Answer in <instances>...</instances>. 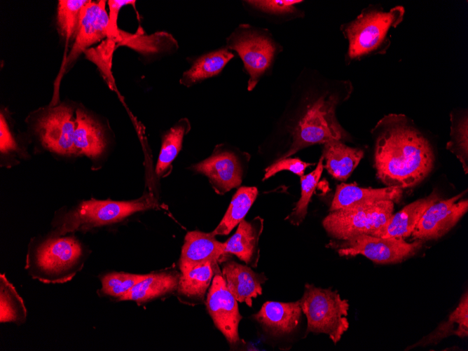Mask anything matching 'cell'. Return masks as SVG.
<instances>
[{"label": "cell", "mask_w": 468, "mask_h": 351, "mask_svg": "<svg viewBox=\"0 0 468 351\" xmlns=\"http://www.w3.org/2000/svg\"><path fill=\"white\" fill-rule=\"evenodd\" d=\"M374 167L387 186L414 187L432 172L434 154L429 140L404 114L383 116L372 130Z\"/></svg>", "instance_id": "cell-1"}, {"label": "cell", "mask_w": 468, "mask_h": 351, "mask_svg": "<svg viewBox=\"0 0 468 351\" xmlns=\"http://www.w3.org/2000/svg\"><path fill=\"white\" fill-rule=\"evenodd\" d=\"M87 254L76 237L50 235L30 243L25 268L32 279L42 283L63 284L83 269Z\"/></svg>", "instance_id": "cell-2"}, {"label": "cell", "mask_w": 468, "mask_h": 351, "mask_svg": "<svg viewBox=\"0 0 468 351\" xmlns=\"http://www.w3.org/2000/svg\"><path fill=\"white\" fill-rule=\"evenodd\" d=\"M158 207L151 194L130 201L99 200L92 198L81 202L54 221L50 233L62 236L67 233L87 231L92 228L120 222L131 215Z\"/></svg>", "instance_id": "cell-3"}, {"label": "cell", "mask_w": 468, "mask_h": 351, "mask_svg": "<svg viewBox=\"0 0 468 351\" xmlns=\"http://www.w3.org/2000/svg\"><path fill=\"white\" fill-rule=\"evenodd\" d=\"M404 13L401 6L387 11L373 5L364 9L355 20L343 28L349 42L348 57L354 60L386 53L391 44V30L403 21Z\"/></svg>", "instance_id": "cell-4"}, {"label": "cell", "mask_w": 468, "mask_h": 351, "mask_svg": "<svg viewBox=\"0 0 468 351\" xmlns=\"http://www.w3.org/2000/svg\"><path fill=\"white\" fill-rule=\"evenodd\" d=\"M307 319L305 336L309 333H324L336 344L349 328L350 305L336 291L305 284L299 300Z\"/></svg>", "instance_id": "cell-5"}, {"label": "cell", "mask_w": 468, "mask_h": 351, "mask_svg": "<svg viewBox=\"0 0 468 351\" xmlns=\"http://www.w3.org/2000/svg\"><path fill=\"white\" fill-rule=\"evenodd\" d=\"M341 98L339 91L327 90L310 104L293 132L289 149L279 159L313 144L344 139L346 133L336 116V109Z\"/></svg>", "instance_id": "cell-6"}, {"label": "cell", "mask_w": 468, "mask_h": 351, "mask_svg": "<svg viewBox=\"0 0 468 351\" xmlns=\"http://www.w3.org/2000/svg\"><path fill=\"white\" fill-rule=\"evenodd\" d=\"M394 205L391 200H382L329 212L322 226L327 234L337 240L363 234L376 236L393 214Z\"/></svg>", "instance_id": "cell-7"}, {"label": "cell", "mask_w": 468, "mask_h": 351, "mask_svg": "<svg viewBox=\"0 0 468 351\" xmlns=\"http://www.w3.org/2000/svg\"><path fill=\"white\" fill-rule=\"evenodd\" d=\"M423 243L421 240L408 242L401 238L363 234L331 241L329 246L340 256L362 255L375 263L393 264L414 256L422 249Z\"/></svg>", "instance_id": "cell-8"}, {"label": "cell", "mask_w": 468, "mask_h": 351, "mask_svg": "<svg viewBox=\"0 0 468 351\" xmlns=\"http://www.w3.org/2000/svg\"><path fill=\"white\" fill-rule=\"evenodd\" d=\"M238 302L227 288L221 271L216 273L207 293L205 305L216 328L233 347H240L243 342L238 332L242 317Z\"/></svg>", "instance_id": "cell-9"}, {"label": "cell", "mask_w": 468, "mask_h": 351, "mask_svg": "<svg viewBox=\"0 0 468 351\" xmlns=\"http://www.w3.org/2000/svg\"><path fill=\"white\" fill-rule=\"evenodd\" d=\"M227 43L228 48L235 50L242 60L249 74L248 90H252L272 62L275 52L273 42L249 26L242 25L228 39Z\"/></svg>", "instance_id": "cell-10"}, {"label": "cell", "mask_w": 468, "mask_h": 351, "mask_svg": "<svg viewBox=\"0 0 468 351\" xmlns=\"http://www.w3.org/2000/svg\"><path fill=\"white\" fill-rule=\"evenodd\" d=\"M467 190L446 200H439L424 212L412 232L414 240H437L448 233L468 210Z\"/></svg>", "instance_id": "cell-11"}, {"label": "cell", "mask_w": 468, "mask_h": 351, "mask_svg": "<svg viewBox=\"0 0 468 351\" xmlns=\"http://www.w3.org/2000/svg\"><path fill=\"white\" fill-rule=\"evenodd\" d=\"M243 159L234 151L216 147L209 158L191 168L205 175L215 192L223 195L241 184L245 173Z\"/></svg>", "instance_id": "cell-12"}, {"label": "cell", "mask_w": 468, "mask_h": 351, "mask_svg": "<svg viewBox=\"0 0 468 351\" xmlns=\"http://www.w3.org/2000/svg\"><path fill=\"white\" fill-rule=\"evenodd\" d=\"M76 120L72 109L60 105L50 109L39 121L37 130L43 144L60 154L76 153L74 144Z\"/></svg>", "instance_id": "cell-13"}, {"label": "cell", "mask_w": 468, "mask_h": 351, "mask_svg": "<svg viewBox=\"0 0 468 351\" xmlns=\"http://www.w3.org/2000/svg\"><path fill=\"white\" fill-rule=\"evenodd\" d=\"M226 256L223 242L217 240L212 233L189 231L184 237L179 268L184 273L207 263L219 264Z\"/></svg>", "instance_id": "cell-14"}, {"label": "cell", "mask_w": 468, "mask_h": 351, "mask_svg": "<svg viewBox=\"0 0 468 351\" xmlns=\"http://www.w3.org/2000/svg\"><path fill=\"white\" fill-rule=\"evenodd\" d=\"M105 2L88 1L84 6L76 40L65 60V66L72 62L89 46L107 36L109 15L105 10Z\"/></svg>", "instance_id": "cell-15"}, {"label": "cell", "mask_w": 468, "mask_h": 351, "mask_svg": "<svg viewBox=\"0 0 468 351\" xmlns=\"http://www.w3.org/2000/svg\"><path fill=\"white\" fill-rule=\"evenodd\" d=\"M221 263V274L228 290L238 302L252 307L253 298L262 294V284L268 280L265 274L230 259H226Z\"/></svg>", "instance_id": "cell-16"}, {"label": "cell", "mask_w": 468, "mask_h": 351, "mask_svg": "<svg viewBox=\"0 0 468 351\" xmlns=\"http://www.w3.org/2000/svg\"><path fill=\"white\" fill-rule=\"evenodd\" d=\"M302 314L299 300L287 303L266 301L253 317L265 331L278 336L294 331Z\"/></svg>", "instance_id": "cell-17"}, {"label": "cell", "mask_w": 468, "mask_h": 351, "mask_svg": "<svg viewBox=\"0 0 468 351\" xmlns=\"http://www.w3.org/2000/svg\"><path fill=\"white\" fill-rule=\"evenodd\" d=\"M403 189L396 187L364 188L354 184L337 185L329 212L373 204L382 200L399 202Z\"/></svg>", "instance_id": "cell-18"}, {"label": "cell", "mask_w": 468, "mask_h": 351, "mask_svg": "<svg viewBox=\"0 0 468 351\" xmlns=\"http://www.w3.org/2000/svg\"><path fill=\"white\" fill-rule=\"evenodd\" d=\"M263 229V219L260 216L250 221L242 220L235 233L223 242L225 254H233L246 265L257 267L260 256L259 241Z\"/></svg>", "instance_id": "cell-19"}, {"label": "cell", "mask_w": 468, "mask_h": 351, "mask_svg": "<svg viewBox=\"0 0 468 351\" xmlns=\"http://www.w3.org/2000/svg\"><path fill=\"white\" fill-rule=\"evenodd\" d=\"M180 275L181 272L172 268L151 272L117 301H132L142 304L172 294L177 289Z\"/></svg>", "instance_id": "cell-20"}, {"label": "cell", "mask_w": 468, "mask_h": 351, "mask_svg": "<svg viewBox=\"0 0 468 351\" xmlns=\"http://www.w3.org/2000/svg\"><path fill=\"white\" fill-rule=\"evenodd\" d=\"M440 199V195L435 188L427 196L406 205L392 215L387 225L376 236L404 239L410 237L426 209Z\"/></svg>", "instance_id": "cell-21"}, {"label": "cell", "mask_w": 468, "mask_h": 351, "mask_svg": "<svg viewBox=\"0 0 468 351\" xmlns=\"http://www.w3.org/2000/svg\"><path fill=\"white\" fill-rule=\"evenodd\" d=\"M323 144L324 167L333 178L346 180L363 158L364 151L348 146L337 139H331Z\"/></svg>", "instance_id": "cell-22"}, {"label": "cell", "mask_w": 468, "mask_h": 351, "mask_svg": "<svg viewBox=\"0 0 468 351\" xmlns=\"http://www.w3.org/2000/svg\"><path fill=\"white\" fill-rule=\"evenodd\" d=\"M219 263H207L181 273L177 293L182 302L203 303L214 275L220 272Z\"/></svg>", "instance_id": "cell-23"}, {"label": "cell", "mask_w": 468, "mask_h": 351, "mask_svg": "<svg viewBox=\"0 0 468 351\" xmlns=\"http://www.w3.org/2000/svg\"><path fill=\"white\" fill-rule=\"evenodd\" d=\"M450 336H456L461 338L468 336L467 291L462 294L458 305L450 312L446 321L441 322L432 332L407 349L436 345Z\"/></svg>", "instance_id": "cell-24"}, {"label": "cell", "mask_w": 468, "mask_h": 351, "mask_svg": "<svg viewBox=\"0 0 468 351\" xmlns=\"http://www.w3.org/2000/svg\"><path fill=\"white\" fill-rule=\"evenodd\" d=\"M74 144L76 152L91 158L99 156L106 146L100 125L81 109L76 111Z\"/></svg>", "instance_id": "cell-25"}, {"label": "cell", "mask_w": 468, "mask_h": 351, "mask_svg": "<svg viewBox=\"0 0 468 351\" xmlns=\"http://www.w3.org/2000/svg\"><path fill=\"white\" fill-rule=\"evenodd\" d=\"M233 57L226 48H221L198 58L193 65L184 72L180 83L190 87L206 78L214 76L221 71L225 65Z\"/></svg>", "instance_id": "cell-26"}, {"label": "cell", "mask_w": 468, "mask_h": 351, "mask_svg": "<svg viewBox=\"0 0 468 351\" xmlns=\"http://www.w3.org/2000/svg\"><path fill=\"white\" fill-rule=\"evenodd\" d=\"M258 195L255 186L240 187L233 195L230 203L220 223L211 232L214 235H226L238 225L247 214Z\"/></svg>", "instance_id": "cell-27"}, {"label": "cell", "mask_w": 468, "mask_h": 351, "mask_svg": "<svg viewBox=\"0 0 468 351\" xmlns=\"http://www.w3.org/2000/svg\"><path fill=\"white\" fill-rule=\"evenodd\" d=\"M190 128L188 120L182 118L163 135L156 167V173L158 177H165L171 172L172 163L181 150L184 137Z\"/></svg>", "instance_id": "cell-28"}, {"label": "cell", "mask_w": 468, "mask_h": 351, "mask_svg": "<svg viewBox=\"0 0 468 351\" xmlns=\"http://www.w3.org/2000/svg\"><path fill=\"white\" fill-rule=\"evenodd\" d=\"M27 311L22 297L8 280L5 273L0 275V322L17 325L27 320Z\"/></svg>", "instance_id": "cell-29"}, {"label": "cell", "mask_w": 468, "mask_h": 351, "mask_svg": "<svg viewBox=\"0 0 468 351\" xmlns=\"http://www.w3.org/2000/svg\"><path fill=\"white\" fill-rule=\"evenodd\" d=\"M450 139L446 149L453 153L462 164L465 172L468 171V116L467 112L450 113Z\"/></svg>", "instance_id": "cell-30"}, {"label": "cell", "mask_w": 468, "mask_h": 351, "mask_svg": "<svg viewBox=\"0 0 468 351\" xmlns=\"http://www.w3.org/2000/svg\"><path fill=\"white\" fill-rule=\"evenodd\" d=\"M324 158H319L316 167L306 175L300 177L301 197L291 214L286 218L291 224L298 226L308 213L309 202L318 184L324 169Z\"/></svg>", "instance_id": "cell-31"}, {"label": "cell", "mask_w": 468, "mask_h": 351, "mask_svg": "<svg viewBox=\"0 0 468 351\" xmlns=\"http://www.w3.org/2000/svg\"><path fill=\"white\" fill-rule=\"evenodd\" d=\"M147 274H133L112 271L99 277L102 287L97 291L100 297H110L117 300L128 292L135 284L143 280Z\"/></svg>", "instance_id": "cell-32"}, {"label": "cell", "mask_w": 468, "mask_h": 351, "mask_svg": "<svg viewBox=\"0 0 468 351\" xmlns=\"http://www.w3.org/2000/svg\"><path fill=\"white\" fill-rule=\"evenodd\" d=\"M86 0H60L57 6V25L67 45L76 37L78 29L81 12Z\"/></svg>", "instance_id": "cell-33"}, {"label": "cell", "mask_w": 468, "mask_h": 351, "mask_svg": "<svg viewBox=\"0 0 468 351\" xmlns=\"http://www.w3.org/2000/svg\"><path fill=\"white\" fill-rule=\"evenodd\" d=\"M116 48V41L106 39L95 48L85 50L86 57L95 64L110 86H113L111 74V60Z\"/></svg>", "instance_id": "cell-34"}, {"label": "cell", "mask_w": 468, "mask_h": 351, "mask_svg": "<svg viewBox=\"0 0 468 351\" xmlns=\"http://www.w3.org/2000/svg\"><path fill=\"white\" fill-rule=\"evenodd\" d=\"M312 165V163L304 162L298 158H284L279 159L266 169L263 181L269 179L277 172L283 170L290 171L294 174L301 177L304 175L305 169Z\"/></svg>", "instance_id": "cell-35"}, {"label": "cell", "mask_w": 468, "mask_h": 351, "mask_svg": "<svg viewBox=\"0 0 468 351\" xmlns=\"http://www.w3.org/2000/svg\"><path fill=\"white\" fill-rule=\"evenodd\" d=\"M249 4L261 11L273 13L291 12L294 5L301 2L297 0L247 1Z\"/></svg>", "instance_id": "cell-36"}, {"label": "cell", "mask_w": 468, "mask_h": 351, "mask_svg": "<svg viewBox=\"0 0 468 351\" xmlns=\"http://www.w3.org/2000/svg\"><path fill=\"white\" fill-rule=\"evenodd\" d=\"M135 1L130 0H110L108 1L109 8V25L107 30V39L116 40L120 30L117 27V18L120 9L125 5L134 4Z\"/></svg>", "instance_id": "cell-37"}, {"label": "cell", "mask_w": 468, "mask_h": 351, "mask_svg": "<svg viewBox=\"0 0 468 351\" xmlns=\"http://www.w3.org/2000/svg\"><path fill=\"white\" fill-rule=\"evenodd\" d=\"M16 143L9 130L6 119L1 113L0 120V150L3 153H7L15 150Z\"/></svg>", "instance_id": "cell-38"}]
</instances>
